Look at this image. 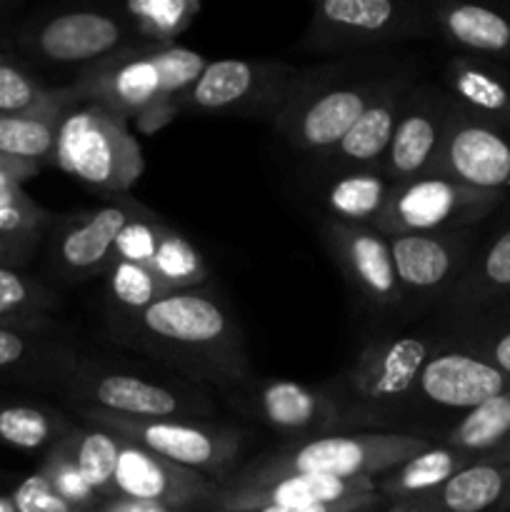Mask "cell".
<instances>
[{
	"instance_id": "cell-1",
	"label": "cell",
	"mask_w": 510,
	"mask_h": 512,
	"mask_svg": "<svg viewBox=\"0 0 510 512\" xmlns=\"http://www.w3.org/2000/svg\"><path fill=\"white\" fill-rule=\"evenodd\" d=\"M128 318L140 343L170 363L195 375L230 378V383L243 378V340L218 300L195 290H173Z\"/></svg>"
},
{
	"instance_id": "cell-2",
	"label": "cell",
	"mask_w": 510,
	"mask_h": 512,
	"mask_svg": "<svg viewBox=\"0 0 510 512\" xmlns=\"http://www.w3.org/2000/svg\"><path fill=\"white\" fill-rule=\"evenodd\" d=\"M430 440L405 433H355L320 435L303 445H290L278 453L263 455L225 483H265L285 475H323V478L355 480L380 478L413 455L430 448Z\"/></svg>"
},
{
	"instance_id": "cell-3",
	"label": "cell",
	"mask_w": 510,
	"mask_h": 512,
	"mask_svg": "<svg viewBox=\"0 0 510 512\" xmlns=\"http://www.w3.org/2000/svg\"><path fill=\"white\" fill-rule=\"evenodd\" d=\"M53 163L88 188L113 195L133 188L145 168L128 120L98 103H83L65 113Z\"/></svg>"
},
{
	"instance_id": "cell-4",
	"label": "cell",
	"mask_w": 510,
	"mask_h": 512,
	"mask_svg": "<svg viewBox=\"0 0 510 512\" xmlns=\"http://www.w3.org/2000/svg\"><path fill=\"white\" fill-rule=\"evenodd\" d=\"M78 413L95 428H103L128 443L140 445L158 458L170 460L175 465L195 470L200 475L223 478L230 465L235 463L243 435L223 425L198 423L188 418L168 420H140L123 418L100 408L80 405Z\"/></svg>"
},
{
	"instance_id": "cell-5",
	"label": "cell",
	"mask_w": 510,
	"mask_h": 512,
	"mask_svg": "<svg viewBox=\"0 0 510 512\" xmlns=\"http://www.w3.org/2000/svg\"><path fill=\"white\" fill-rule=\"evenodd\" d=\"M70 93L75 100L98 103L120 118L135 120L143 133H155L178 113V105L163 90L155 48L120 50L100 60Z\"/></svg>"
},
{
	"instance_id": "cell-6",
	"label": "cell",
	"mask_w": 510,
	"mask_h": 512,
	"mask_svg": "<svg viewBox=\"0 0 510 512\" xmlns=\"http://www.w3.org/2000/svg\"><path fill=\"white\" fill-rule=\"evenodd\" d=\"M500 200L503 195L465 188L443 175H423L393 185L375 230L385 238L410 233H463L480 223Z\"/></svg>"
},
{
	"instance_id": "cell-7",
	"label": "cell",
	"mask_w": 510,
	"mask_h": 512,
	"mask_svg": "<svg viewBox=\"0 0 510 512\" xmlns=\"http://www.w3.org/2000/svg\"><path fill=\"white\" fill-rule=\"evenodd\" d=\"M295 88L298 73L285 65L225 58L205 65L193 88L178 100V110L208 115H253L275 110L278 115Z\"/></svg>"
},
{
	"instance_id": "cell-8",
	"label": "cell",
	"mask_w": 510,
	"mask_h": 512,
	"mask_svg": "<svg viewBox=\"0 0 510 512\" xmlns=\"http://www.w3.org/2000/svg\"><path fill=\"white\" fill-rule=\"evenodd\" d=\"M420 10L395 0H323L313 8L308 45L318 50H365L423 33Z\"/></svg>"
},
{
	"instance_id": "cell-9",
	"label": "cell",
	"mask_w": 510,
	"mask_h": 512,
	"mask_svg": "<svg viewBox=\"0 0 510 512\" xmlns=\"http://www.w3.org/2000/svg\"><path fill=\"white\" fill-rule=\"evenodd\" d=\"M430 175L503 195V190L510 188V135H505L495 120L453 103L443 148Z\"/></svg>"
},
{
	"instance_id": "cell-10",
	"label": "cell",
	"mask_w": 510,
	"mask_h": 512,
	"mask_svg": "<svg viewBox=\"0 0 510 512\" xmlns=\"http://www.w3.org/2000/svg\"><path fill=\"white\" fill-rule=\"evenodd\" d=\"M378 83H353V85H300L293 90L288 103L275 115L280 135L293 148L305 153H325L338 148L348 130L358 123L378 90Z\"/></svg>"
},
{
	"instance_id": "cell-11",
	"label": "cell",
	"mask_w": 510,
	"mask_h": 512,
	"mask_svg": "<svg viewBox=\"0 0 510 512\" xmlns=\"http://www.w3.org/2000/svg\"><path fill=\"white\" fill-rule=\"evenodd\" d=\"M433 355V343L423 335L373 340L345 373V388L365 408H395L418 390L420 373Z\"/></svg>"
},
{
	"instance_id": "cell-12",
	"label": "cell",
	"mask_w": 510,
	"mask_h": 512,
	"mask_svg": "<svg viewBox=\"0 0 510 512\" xmlns=\"http://www.w3.org/2000/svg\"><path fill=\"white\" fill-rule=\"evenodd\" d=\"M215 493H218L215 480L123 440L118 468H115V495L193 512L210 508Z\"/></svg>"
},
{
	"instance_id": "cell-13",
	"label": "cell",
	"mask_w": 510,
	"mask_h": 512,
	"mask_svg": "<svg viewBox=\"0 0 510 512\" xmlns=\"http://www.w3.org/2000/svg\"><path fill=\"white\" fill-rule=\"evenodd\" d=\"M453 103L455 100L438 90H413L408 95L383 160V173L390 183H408L433 173Z\"/></svg>"
},
{
	"instance_id": "cell-14",
	"label": "cell",
	"mask_w": 510,
	"mask_h": 512,
	"mask_svg": "<svg viewBox=\"0 0 510 512\" xmlns=\"http://www.w3.org/2000/svg\"><path fill=\"white\" fill-rule=\"evenodd\" d=\"M378 493L373 478L338 480L323 475H285L265 483H218L210 512L255 508H308Z\"/></svg>"
},
{
	"instance_id": "cell-15",
	"label": "cell",
	"mask_w": 510,
	"mask_h": 512,
	"mask_svg": "<svg viewBox=\"0 0 510 512\" xmlns=\"http://www.w3.org/2000/svg\"><path fill=\"white\" fill-rule=\"evenodd\" d=\"M345 278L375 308H395L403 300L395 275L390 240L375 228L343 225L330 220L323 228Z\"/></svg>"
},
{
	"instance_id": "cell-16",
	"label": "cell",
	"mask_w": 510,
	"mask_h": 512,
	"mask_svg": "<svg viewBox=\"0 0 510 512\" xmlns=\"http://www.w3.org/2000/svg\"><path fill=\"white\" fill-rule=\"evenodd\" d=\"M388 240L403 298H430L440 293L468 260L470 243L465 230L393 235Z\"/></svg>"
},
{
	"instance_id": "cell-17",
	"label": "cell",
	"mask_w": 510,
	"mask_h": 512,
	"mask_svg": "<svg viewBox=\"0 0 510 512\" xmlns=\"http://www.w3.org/2000/svg\"><path fill=\"white\" fill-rule=\"evenodd\" d=\"M418 390L428 403L448 410H473L498 395L508 393L510 378L485 355L435 353L420 373Z\"/></svg>"
},
{
	"instance_id": "cell-18",
	"label": "cell",
	"mask_w": 510,
	"mask_h": 512,
	"mask_svg": "<svg viewBox=\"0 0 510 512\" xmlns=\"http://www.w3.org/2000/svg\"><path fill=\"white\" fill-rule=\"evenodd\" d=\"M138 210L140 205L133 200H118L70 220L55 240V268L70 280H85L90 275L105 273L113 260L120 230Z\"/></svg>"
},
{
	"instance_id": "cell-19",
	"label": "cell",
	"mask_w": 510,
	"mask_h": 512,
	"mask_svg": "<svg viewBox=\"0 0 510 512\" xmlns=\"http://www.w3.org/2000/svg\"><path fill=\"white\" fill-rule=\"evenodd\" d=\"M78 395L83 403H90V408L140 420H168L208 408L200 398H190L178 390L128 373H103L88 380L80 378Z\"/></svg>"
},
{
	"instance_id": "cell-20",
	"label": "cell",
	"mask_w": 510,
	"mask_h": 512,
	"mask_svg": "<svg viewBox=\"0 0 510 512\" xmlns=\"http://www.w3.org/2000/svg\"><path fill=\"white\" fill-rule=\"evenodd\" d=\"M125 28L118 18L95 10H73L48 18L35 28L30 45L53 63H85L120 53Z\"/></svg>"
},
{
	"instance_id": "cell-21",
	"label": "cell",
	"mask_w": 510,
	"mask_h": 512,
	"mask_svg": "<svg viewBox=\"0 0 510 512\" xmlns=\"http://www.w3.org/2000/svg\"><path fill=\"white\" fill-rule=\"evenodd\" d=\"M508 488V460L485 458L455 473L430 493L405 503L385 505V512H485L500 505Z\"/></svg>"
},
{
	"instance_id": "cell-22",
	"label": "cell",
	"mask_w": 510,
	"mask_h": 512,
	"mask_svg": "<svg viewBox=\"0 0 510 512\" xmlns=\"http://www.w3.org/2000/svg\"><path fill=\"white\" fill-rule=\"evenodd\" d=\"M248 403L263 423L288 435L328 433L340 423L338 405L330 395L293 380H270L258 385Z\"/></svg>"
},
{
	"instance_id": "cell-23",
	"label": "cell",
	"mask_w": 510,
	"mask_h": 512,
	"mask_svg": "<svg viewBox=\"0 0 510 512\" xmlns=\"http://www.w3.org/2000/svg\"><path fill=\"white\" fill-rule=\"evenodd\" d=\"M408 95L410 90L400 80L398 83L383 85L373 98V103L358 118V123L340 140L335 153L345 163L365 165V170H370V165L383 163L385 153L390 148V140L395 135V128L400 123V115H403L405 103H408Z\"/></svg>"
},
{
	"instance_id": "cell-24",
	"label": "cell",
	"mask_w": 510,
	"mask_h": 512,
	"mask_svg": "<svg viewBox=\"0 0 510 512\" xmlns=\"http://www.w3.org/2000/svg\"><path fill=\"white\" fill-rule=\"evenodd\" d=\"M75 103L70 88L58 100L28 113L0 115V158L23 160V163H53L58 128L68 105Z\"/></svg>"
},
{
	"instance_id": "cell-25",
	"label": "cell",
	"mask_w": 510,
	"mask_h": 512,
	"mask_svg": "<svg viewBox=\"0 0 510 512\" xmlns=\"http://www.w3.org/2000/svg\"><path fill=\"white\" fill-rule=\"evenodd\" d=\"M478 460L480 458L460 453L450 445H430L428 450L413 455L403 465L375 478V490L385 500V505L405 503V500L430 493V490L443 485L445 480L453 478L455 473H460L468 465L478 463Z\"/></svg>"
},
{
	"instance_id": "cell-26",
	"label": "cell",
	"mask_w": 510,
	"mask_h": 512,
	"mask_svg": "<svg viewBox=\"0 0 510 512\" xmlns=\"http://www.w3.org/2000/svg\"><path fill=\"white\" fill-rule=\"evenodd\" d=\"M440 33L458 48L488 58H510V15L488 5L450 3L435 13Z\"/></svg>"
},
{
	"instance_id": "cell-27",
	"label": "cell",
	"mask_w": 510,
	"mask_h": 512,
	"mask_svg": "<svg viewBox=\"0 0 510 512\" xmlns=\"http://www.w3.org/2000/svg\"><path fill=\"white\" fill-rule=\"evenodd\" d=\"M390 193L393 183L385 178V173L353 170L330 183V188L325 190V208L333 223L375 228L388 205Z\"/></svg>"
},
{
	"instance_id": "cell-28",
	"label": "cell",
	"mask_w": 510,
	"mask_h": 512,
	"mask_svg": "<svg viewBox=\"0 0 510 512\" xmlns=\"http://www.w3.org/2000/svg\"><path fill=\"white\" fill-rule=\"evenodd\" d=\"M40 165L23 160L0 158V233L10 238L35 240L50 223L48 210L40 208L23 190V183L33 178Z\"/></svg>"
},
{
	"instance_id": "cell-29",
	"label": "cell",
	"mask_w": 510,
	"mask_h": 512,
	"mask_svg": "<svg viewBox=\"0 0 510 512\" xmlns=\"http://www.w3.org/2000/svg\"><path fill=\"white\" fill-rule=\"evenodd\" d=\"M85 483L103 498L115 495V468H118L123 440L103 428H73L60 438Z\"/></svg>"
},
{
	"instance_id": "cell-30",
	"label": "cell",
	"mask_w": 510,
	"mask_h": 512,
	"mask_svg": "<svg viewBox=\"0 0 510 512\" xmlns=\"http://www.w3.org/2000/svg\"><path fill=\"white\" fill-rule=\"evenodd\" d=\"M448 85L468 110L495 123H510V85L495 70L470 58L453 60L448 68Z\"/></svg>"
},
{
	"instance_id": "cell-31",
	"label": "cell",
	"mask_w": 510,
	"mask_h": 512,
	"mask_svg": "<svg viewBox=\"0 0 510 512\" xmlns=\"http://www.w3.org/2000/svg\"><path fill=\"white\" fill-rule=\"evenodd\" d=\"M70 428L73 423L58 410L28 403H0V445L8 448L48 453Z\"/></svg>"
},
{
	"instance_id": "cell-32",
	"label": "cell",
	"mask_w": 510,
	"mask_h": 512,
	"mask_svg": "<svg viewBox=\"0 0 510 512\" xmlns=\"http://www.w3.org/2000/svg\"><path fill=\"white\" fill-rule=\"evenodd\" d=\"M510 443V390L468 410L465 418L445 435V445L483 460ZM500 455H505L500 450Z\"/></svg>"
},
{
	"instance_id": "cell-33",
	"label": "cell",
	"mask_w": 510,
	"mask_h": 512,
	"mask_svg": "<svg viewBox=\"0 0 510 512\" xmlns=\"http://www.w3.org/2000/svg\"><path fill=\"white\" fill-rule=\"evenodd\" d=\"M148 270L170 290H193L195 285H203L208 280V265H205L203 255L183 233L170 228L168 223L160 230Z\"/></svg>"
},
{
	"instance_id": "cell-34",
	"label": "cell",
	"mask_w": 510,
	"mask_h": 512,
	"mask_svg": "<svg viewBox=\"0 0 510 512\" xmlns=\"http://www.w3.org/2000/svg\"><path fill=\"white\" fill-rule=\"evenodd\" d=\"M123 13L135 33L153 40L158 48H168L183 30L190 28L200 13L198 0H130Z\"/></svg>"
},
{
	"instance_id": "cell-35",
	"label": "cell",
	"mask_w": 510,
	"mask_h": 512,
	"mask_svg": "<svg viewBox=\"0 0 510 512\" xmlns=\"http://www.w3.org/2000/svg\"><path fill=\"white\" fill-rule=\"evenodd\" d=\"M58 305V298L45 285L15 268H0V325L30 328Z\"/></svg>"
},
{
	"instance_id": "cell-36",
	"label": "cell",
	"mask_w": 510,
	"mask_h": 512,
	"mask_svg": "<svg viewBox=\"0 0 510 512\" xmlns=\"http://www.w3.org/2000/svg\"><path fill=\"white\" fill-rule=\"evenodd\" d=\"M105 288H108L110 303L128 315L140 313L173 293L168 285L155 278V273L128 260H110L105 270Z\"/></svg>"
},
{
	"instance_id": "cell-37",
	"label": "cell",
	"mask_w": 510,
	"mask_h": 512,
	"mask_svg": "<svg viewBox=\"0 0 510 512\" xmlns=\"http://www.w3.org/2000/svg\"><path fill=\"white\" fill-rule=\"evenodd\" d=\"M463 288L470 303H483L510 293V225L480 253L473 275Z\"/></svg>"
},
{
	"instance_id": "cell-38",
	"label": "cell",
	"mask_w": 510,
	"mask_h": 512,
	"mask_svg": "<svg viewBox=\"0 0 510 512\" xmlns=\"http://www.w3.org/2000/svg\"><path fill=\"white\" fill-rule=\"evenodd\" d=\"M38 470L45 475V480L53 485L55 493L63 500H68V503L73 505V508H78L80 512H95L103 505L105 498L100 493H95V490L85 483L78 465L73 463V458H70V453L65 450V445L60 443V440L45 453L43 465H40Z\"/></svg>"
},
{
	"instance_id": "cell-39",
	"label": "cell",
	"mask_w": 510,
	"mask_h": 512,
	"mask_svg": "<svg viewBox=\"0 0 510 512\" xmlns=\"http://www.w3.org/2000/svg\"><path fill=\"white\" fill-rule=\"evenodd\" d=\"M63 90H48L15 65L0 60V115L28 113L60 98Z\"/></svg>"
},
{
	"instance_id": "cell-40",
	"label": "cell",
	"mask_w": 510,
	"mask_h": 512,
	"mask_svg": "<svg viewBox=\"0 0 510 512\" xmlns=\"http://www.w3.org/2000/svg\"><path fill=\"white\" fill-rule=\"evenodd\" d=\"M45 363V350L33 338L30 328H8L0 325V378Z\"/></svg>"
},
{
	"instance_id": "cell-41",
	"label": "cell",
	"mask_w": 510,
	"mask_h": 512,
	"mask_svg": "<svg viewBox=\"0 0 510 512\" xmlns=\"http://www.w3.org/2000/svg\"><path fill=\"white\" fill-rule=\"evenodd\" d=\"M10 500H13L18 512H80L55 493L53 485L45 480L40 470L20 480L13 493H10Z\"/></svg>"
},
{
	"instance_id": "cell-42",
	"label": "cell",
	"mask_w": 510,
	"mask_h": 512,
	"mask_svg": "<svg viewBox=\"0 0 510 512\" xmlns=\"http://www.w3.org/2000/svg\"><path fill=\"white\" fill-rule=\"evenodd\" d=\"M385 500L378 493L358 495V498L340 500L328 505H308V508H255V510H223V512H373L380 510Z\"/></svg>"
},
{
	"instance_id": "cell-43",
	"label": "cell",
	"mask_w": 510,
	"mask_h": 512,
	"mask_svg": "<svg viewBox=\"0 0 510 512\" xmlns=\"http://www.w3.org/2000/svg\"><path fill=\"white\" fill-rule=\"evenodd\" d=\"M95 512H188L170 508V505L163 503H150V500H135L125 498V495H113V498H105L103 505H100Z\"/></svg>"
},
{
	"instance_id": "cell-44",
	"label": "cell",
	"mask_w": 510,
	"mask_h": 512,
	"mask_svg": "<svg viewBox=\"0 0 510 512\" xmlns=\"http://www.w3.org/2000/svg\"><path fill=\"white\" fill-rule=\"evenodd\" d=\"M33 243L35 240L10 238V235L0 233V268H13V265L23 263L28 258Z\"/></svg>"
},
{
	"instance_id": "cell-45",
	"label": "cell",
	"mask_w": 510,
	"mask_h": 512,
	"mask_svg": "<svg viewBox=\"0 0 510 512\" xmlns=\"http://www.w3.org/2000/svg\"><path fill=\"white\" fill-rule=\"evenodd\" d=\"M488 360L495 365V368L503 370V373L510 378V328L500 330L498 335H493V338H490Z\"/></svg>"
},
{
	"instance_id": "cell-46",
	"label": "cell",
	"mask_w": 510,
	"mask_h": 512,
	"mask_svg": "<svg viewBox=\"0 0 510 512\" xmlns=\"http://www.w3.org/2000/svg\"><path fill=\"white\" fill-rule=\"evenodd\" d=\"M0 512H18L15 510L13 500H10V495H0Z\"/></svg>"
},
{
	"instance_id": "cell-47",
	"label": "cell",
	"mask_w": 510,
	"mask_h": 512,
	"mask_svg": "<svg viewBox=\"0 0 510 512\" xmlns=\"http://www.w3.org/2000/svg\"><path fill=\"white\" fill-rule=\"evenodd\" d=\"M500 512H510V488L508 493L503 495V500H500Z\"/></svg>"
},
{
	"instance_id": "cell-48",
	"label": "cell",
	"mask_w": 510,
	"mask_h": 512,
	"mask_svg": "<svg viewBox=\"0 0 510 512\" xmlns=\"http://www.w3.org/2000/svg\"><path fill=\"white\" fill-rule=\"evenodd\" d=\"M373 512H375V510H373Z\"/></svg>"
}]
</instances>
